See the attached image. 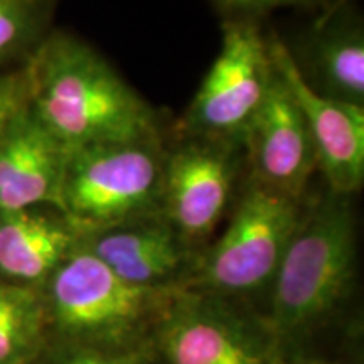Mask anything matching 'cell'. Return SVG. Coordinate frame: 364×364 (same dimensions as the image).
Returning <instances> with one entry per match:
<instances>
[{"label": "cell", "mask_w": 364, "mask_h": 364, "mask_svg": "<svg viewBox=\"0 0 364 364\" xmlns=\"http://www.w3.org/2000/svg\"><path fill=\"white\" fill-rule=\"evenodd\" d=\"M241 145L248 177L282 194L306 198L309 179L317 169L316 149L306 118L277 68L270 91Z\"/></svg>", "instance_id": "10"}, {"label": "cell", "mask_w": 364, "mask_h": 364, "mask_svg": "<svg viewBox=\"0 0 364 364\" xmlns=\"http://www.w3.org/2000/svg\"><path fill=\"white\" fill-rule=\"evenodd\" d=\"M287 364H324V363H287Z\"/></svg>", "instance_id": "20"}, {"label": "cell", "mask_w": 364, "mask_h": 364, "mask_svg": "<svg viewBox=\"0 0 364 364\" xmlns=\"http://www.w3.org/2000/svg\"><path fill=\"white\" fill-rule=\"evenodd\" d=\"M299 48L287 49L316 93L364 107V26L356 6L336 0L322 9Z\"/></svg>", "instance_id": "12"}, {"label": "cell", "mask_w": 364, "mask_h": 364, "mask_svg": "<svg viewBox=\"0 0 364 364\" xmlns=\"http://www.w3.org/2000/svg\"><path fill=\"white\" fill-rule=\"evenodd\" d=\"M358 248L353 196L307 201L263 304L287 363L363 364Z\"/></svg>", "instance_id": "1"}, {"label": "cell", "mask_w": 364, "mask_h": 364, "mask_svg": "<svg viewBox=\"0 0 364 364\" xmlns=\"http://www.w3.org/2000/svg\"><path fill=\"white\" fill-rule=\"evenodd\" d=\"M268 44L273 65L306 118L327 189L354 196L364 182V107L316 93L304 81L284 41L272 33Z\"/></svg>", "instance_id": "9"}, {"label": "cell", "mask_w": 364, "mask_h": 364, "mask_svg": "<svg viewBox=\"0 0 364 364\" xmlns=\"http://www.w3.org/2000/svg\"><path fill=\"white\" fill-rule=\"evenodd\" d=\"M174 290L129 284L81 243L41 289L49 343L93 348L147 343Z\"/></svg>", "instance_id": "3"}, {"label": "cell", "mask_w": 364, "mask_h": 364, "mask_svg": "<svg viewBox=\"0 0 364 364\" xmlns=\"http://www.w3.org/2000/svg\"><path fill=\"white\" fill-rule=\"evenodd\" d=\"M225 19L231 17H257L260 19L267 12L277 9H326L336 0H209Z\"/></svg>", "instance_id": "19"}, {"label": "cell", "mask_w": 364, "mask_h": 364, "mask_svg": "<svg viewBox=\"0 0 364 364\" xmlns=\"http://www.w3.org/2000/svg\"><path fill=\"white\" fill-rule=\"evenodd\" d=\"M81 240L83 231L58 208L39 206L0 215V277L43 289Z\"/></svg>", "instance_id": "14"}, {"label": "cell", "mask_w": 364, "mask_h": 364, "mask_svg": "<svg viewBox=\"0 0 364 364\" xmlns=\"http://www.w3.org/2000/svg\"><path fill=\"white\" fill-rule=\"evenodd\" d=\"M49 343L41 289L0 277V364H34Z\"/></svg>", "instance_id": "15"}, {"label": "cell", "mask_w": 364, "mask_h": 364, "mask_svg": "<svg viewBox=\"0 0 364 364\" xmlns=\"http://www.w3.org/2000/svg\"><path fill=\"white\" fill-rule=\"evenodd\" d=\"M70 150L27 110L0 140V215L53 206L61 191Z\"/></svg>", "instance_id": "13"}, {"label": "cell", "mask_w": 364, "mask_h": 364, "mask_svg": "<svg viewBox=\"0 0 364 364\" xmlns=\"http://www.w3.org/2000/svg\"><path fill=\"white\" fill-rule=\"evenodd\" d=\"M154 364H287L260 309L177 289L149 339Z\"/></svg>", "instance_id": "5"}, {"label": "cell", "mask_w": 364, "mask_h": 364, "mask_svg": "<svg viewBox=\"0 0 364 364\" xmlns=\"http://www.w3.org/2000/svg\"><path fill=\"white\" fill-rule=\"evenodd\" d=\"M166 150L161 135L71 150L61 211L83 233L161 211Z\"/></svg>", "instance_id": "6"}, {"label": "cell", "mask_w": 364, "mask_h": 364, "mask_svg": "<svg viewBox=\"0 0 364 364\" xmlns=\"http://www.w3.org/2000/svg\"><path fill=\"white\" fill-rule=\"evenodd\" d=\"M81 243L120 279L147 289H182L199 253L161 211L86 231Z\"/></svg>", "instance_id": "11"}, {"label": "cell", "mask_w": 364, "mask_h": 364, "mask_svg": "<svg viewBox=\"0 0 364 364\" xmlns=\"http://www.w3.org/2000/svg\"><path fill=\"white\" fill-rule=\"evenodd\" d=\"M61 0H0V71L26 66L54 29Z\"/></svg>", "instance_id": "16"}, {"label": "cell", "mask_w": 364, "mask_h": 364, "mask_svg": "<svg viewBox=\"0 0 364 364\" xmlns=\"http://www.w3.org/2000/svg\"><path fill=\"white\" fill-rule=\"evenodd\" d=\"M34 364H154L149 341L127 348L48 343Z\"/></svg>", "instance_id": "17"}, {"label": "cell", "mask_w": 364, "mask_h": 364, "mask_svg": "<svg viewBox=\"0 0 364 364\" xmlns=\"http://www.w3.org/2000/svg\"><path fill=\"white\" fill-rule=\"evenodd\" d=\"M292 198L247 177L220 238L199 250L182 289L241 300L263 312L268 289L304 215Z\"/></svg>", "instance_id": "4"}, {"label": "cell", "mask_w": 364, "mask_h": 364, "mask_svg": "<svg viewBox=\"0 0 364 364\" xmlns=\"http://www.w3.org/2000/svg\"><path fill=\"white\" fill-rule=\"evenodd\" d=\"M243 161L240 142L208 136H182L166 150L161 213L191 247H206L230 213Z\"/></svg>", "instance_id": "8"}, {"label": "cell", "mask_w": 364, "mask_h": 364, "mask_svg": "<svg viewBox=\"0 0 364 364\" xmlns=\"http://www.w3.org/2000/svg\"><path fill=\"white\" fill-rule=\"evenodd\" d=\"M31 107L29 68L0 71V140Z\"/></svg>", "instance_id": "18"}, {"label": "cell", "mask_w": 364, "mask_h": 364, "mask_svg": "<svg viewBox=\"0 0 364 364\" xmlns=\"http://www.w3.org/2000/svg\"><path fill=\"white\" fill-rule=\"evenodd\" d=\"M27 68L31 112L70 152L161 135L156 110L78 34L54 27Z\"/></svg>", "instance_id": "2"}, {"label": "cell", "mask_w": 364, "mask_h": 364, "mask_svg": "<svg viewBox=\"0 0 364 364\" xmlns=\"http://www.w3.org/2000/svg\"><path fill=\"white\" fill-rule=\"evenodd\" d=\"M275 78L268 36L257 17L223 22V43L206 78L184 112L181 136L240 142Z\"/></svg>", "instance_id": "7"}]
</instances>
